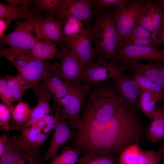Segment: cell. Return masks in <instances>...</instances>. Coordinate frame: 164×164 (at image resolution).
Instances as JSON below:
<instances>
[{"label": "cell", "mask_w": 164, "mask_h": 164, "mask_svg": "<svg viewBox=\"0 0 164 164\" xmlns=\"http://www.w3.org/2000/svg\"><path fill=\"white\" fill-rule=\"evenodd\" d=\"M160 164H164V162L161 163Z\"/></svg>", "instance_id": "cell-49"}, {"label": "cell", "mask_w": 164, "mask_h": 164, "mask_svg": "<svg viewBox=\"0 0 164 164\" xmlns=\"http://www.w3.org/2000/svg\"><path fill=\"white\" fill-rule=\"evenodd\" d=\"M164 139V137L163 138ZM159 150L163 152H164V145L161 147L160 149Z\"/></svg>", "instance_id": "cell-47"}, {"label": "cell", "mask_w": 164, "mask_h": 164, "mask_svg": "<svg viewBox=\"0 0 164 164\" xmlns=\"http://www.w3.org/2000/svg\"><path fill=\"white\" fill-rule=\"evenodd\" d=\"M11 113L9 109L2 103L0 104V129L8 132L10 130V120Z\"/></svg>", "instance_id": "cell-40"}, {"label": "cell", "mask_w": 164, "mask_h": 164, "mask_svg": "<svg viewBox=\"0 0 164 164\" xmlns=\"http://www.w3.org/2000/svg\"><path fill=\"white\" fill-rule=\"evenodd\" d=\"M145 60L151 61L164 60V50L133 45H117L115 63L122 65Z\"/></svg>", "instance_id": "cell-10"}, {"label": "cell", "mask_w": 164, "mask_h": 164, "mask_svg": "<svg viewBox=\"0 0 164 164\" xmlns=\"http://www.w3.org/2000/svg\"><path fill=\"white\" fill-rule=\"evenodd\" d=\"M153 34L159 39L164 27V0H152Z\"/></svg>", "instance_id": "cell-27"}, {"label": "cell", "mask_w": 164, "mask_h": 164, "mask_svg": "<svg viewBox=\"0 0 164 164\" xmlns=\"http://www.w3.org/2000/svg\"><path fill=\"white\" fill-rule=\"evenodd\" d=\"M158 103L155 97L150 92L141 88L137 107L150 121L152 119Z\"/></svg>", "instance_id": "cell-25"}, {"label": "cell", "mask_w": 164, "mask_h": 164, "mask_svg": "<svg viewBox=\"0 0 164 164\" xmlns=\"http://www.w3.org/2000/svg\"><path fill=\"white\" fill-rule=\"evenodd\" d=\"M34 0L31 3L14 6L0 3V18L5 19L8 26L12 21L22 19L25 20L30 19L37 14L32 11H30L31 6L33 5Z\"/></svg>", "instance_id": "cell-19"}, {"label": "cell", "mask_w": 164, "mask_h": 164, "mask_svg": "<svg viewBox=\"0 0 164 164\" xmlns=\"http://www.w3.org/2000/svg\"><path fill=\"white\" fill-rule=\"evenodd\" d=\"M112 79L113 87L120 97L133 107H137L141 88L133 77L122 72Z\"/></svg>", "instance_id": "cell-16"}, {"label": "cell", "mask_w": 164, "mask_h": 164, "mask_svg": "<svg viewBox=\"0 0 164 164\" xmlns=\"http://www.w3.org/2000/svg\"><path fill=\"white\" fill-rule=\"evenodd\" d=\"M54 120V130L47 152L45 153L43 161L52 160L57 155L61 147L70 141L73 135L70 123L64 116L62 108L58 102L51 105Z\"/></svg>", "instance_id": "cell-6"}, {"label": "cell", "mask_w": 164, "mask_h": 164, "mask_svg": "<svg viewBox=\"0 0 164 164\" xmlns=\"http://www.w3.org/2000/svg\"><path fill=\"white\" fill-rule=\"evenodd\" d=\"M26 155H27L19 147L10 136L5 152L0 158V164H15Z\"/></svg>", "instance_id": "cell-26"}, {"label": "cell", "mask_w": 164, "mask_h": 164, "mask_svg": "<svg viewBox=\"0 0 164 164\" xmlns=\"http://www.w3.org/2000/svg\"><path fill=\"white\" fill-rule=\"evenodd\" d=\"M134 75L138 74L151 79L164 92V79L162 76L155 61L147 63L136 62L125 65Z\"/></svg>", "instance_id": "cell-18"}, {"label": "cell", "mask_w": 164, "mask_h": 164, "mask_svg": "<svg viewBox=\"0 0 164 164\" xmlns=\"http://www.w3.org/2000/svg\"><path fill=\"white\" fill-rule=\"evenodd\" d=\"M145 1L127 0L126 5L116 8L114 14L118 41L129 35L134 28L144 8Z\"/></svg>", "instance_id": "cell-8"}, {"label": "cell", "mask_w": 164, "mask_h": 164, "mask_svg": "<svg viewBox=\"0 0 164 164\" xmlns=\"http://www.w3.org/2000/svg\"><path fill=\"white\" fill-rule=\"evenodd\" d=\"M163 120H164V111H163Z\"/></svg>", "instance_id": "cell-48"}, {"label": "cell", "mask_w": 164, "mask_h": 164, "mask_svg": "<svg viewBox=\"0 0 164 164\" xmlns=\"http://www.w3.org/2000/svg\"><path fill=\"white\" fill-rule=\"evenodd\" d=\"M31 108L28 104L21 101L14 107L9 124L10 129L22 131L28 126Z\"/></svg>", "instance_id": "cell-20"}, {"label": "cell", "mask_w": 164, "mask_h": 164, "mask_svg": "<svg viewBox=\"0 0 164 164\" xmlns=\"http://www.w3.org/2000/svg\"><path fill=\"white\" fill-rule=\"evenodd\" d=\"M128 70L125 65H118L114 62L99 59L93 64L84 68L81 83L97 86Z\"/></svg>", "instance_id": "cell-11"}, {"label": "cell", "mask_w": 164, "mask_h": 164, "mask_svg": "<svg viewBox=\"0 0 164 164\" xmlns=\"http://www.w3.org/2000/svg\"><path fill=\"white\" fill-rule=\"evenodd\" d=\"M164 111L163 105L157 108L149 127L147 137L152 142H156L164 137V121L163 118Z\"/></svg>", "instance_id": "cell-22"}, {"label": "cell", "mask_w": 164, "mask_h": 164, "mask_svg": "<svg viewBox=\"0 0 164 164\" xmlns=\"http://www.w3.org/2000/svg\"><path fill=\"white\" fill-rule=\"evenodd\" d=\"M40 15L37 14L23 22L15 21V28L0 38V46L7 45L23 53H29L39 39L35 24Z\"/></svg>", "instance_id": "cell-4"}, {"label": "cell", "mask_w": 164, "mask_h": 164, "mask_svg": "<svg viewBox=\"0 0 164 164\" xmlns=\"http://www.w3.org/2000/svg\"><path fill=\"white\" fill-rule=\"evenodd\" d=\"M51 97L46 94H43L38 97L37 103L31 108L28 126L40 120L50 113H53L50 104Z\"/></svg>", "instance_id": "cell-23"}, {"label": "cell", "mask_w": 164, "mask_h": 164, "mask_svg": "<svg viewBox=\"0 0 164 164\" xmlns=\"http://www.w3.org/2000/svg\"><path fill=\"white\" fill-rule=\"evenodd\" d=\"M33 0H5L9 5L17 6L19 5H23L24 4L31 3Z\"/></svg>", "instance_id": "cell-43"}, {"label": "cell", "mask_w": 164, "mask_h": 164, "mask_svg": "<svg viewBox=\"0 0 164 164\" xmlns=\"http://www.w3.org/2000/svg\"><path fill=\"white\" fill-rule=\"evenodd\" d=\"M8 132H3L0 137V158L3 155L10 137Z\"/></svg>", "instance_id": "cell-42"}, {"label": "cell", "mask_w": 164, "mask_h": 164, "mask_svg": "<svg viewBox=\"0 0 164 164\" xmlns=\"http://www.w3.org/2000/svg\"><path fill=\"white\" fill-rule=\"evenodd\" d=\"M133 77L141 88L150 92L155 97L158 103H162L164 99V92L161 88L152 80L143 76L135 74Z\"/></svg>", "instance_id": "cell-30"}, {"label": "cell", "mask_w": 164, "mask_h": 164, "mask_svg": "<svg viewBox=\"0 0 164 164\" xmlns=\"http://www.w3.org/2000/svg\"><path fill=\"white\" fill-rule=\"evenodd\" d=\"M71 87V85L53 73L32 89L33 93L38 97L46 94L54 102H58L67 95Z\"/></svg>", "instance_id": "cell-15"}, {"label": "cell", "mask_w": 164, "mask_h": 164, "mask_svg": "<svg viewBox=\"0 0 164 164\" xmlns=\"http://www.w3.org/2000/svg\"><path fill=\"white\" fill-rule=\"evenodd\" d=\"M160 43L159 41L153 39L124 38L118 41L117 45H133L157 48Z\"/></svg>", "instance_id": "cell-37"}, {"label": "cell", "mask_w": 164, "mask_h": 164, "mask_svg": "<svg viewBox=\"0 0 164 164\" xmlns=\"http://www.w3.org/2000/svg\"><path fill=\"white\" fill-rule=\"evenodd\" d=\"M0 97L2 103L9 109L12 114L14 109L13 105L14 100L5 77H0Z\"/></svg>", "instance_id": "cell-36"}, {"label": "cell", "mask_w": 164, "mask_h": 164, "mask_svg": "<svg viewBox=\"0 0 164 164\" xmlns=\"http://www.w3.org/2000/svg\"><path fill=\"white\" fill-rule=\"evenodd\" d=\"M44 156V155L42 157L41 153L39 155L34 158L32 164H43Z\"/></svg>", "instance_id": "cell-45"}, {"label": "cell", "mask_w": 164, "mask_h": 164, "mask_svg": "<svg viewBox=\"0 0 164 164\" xmlns=\"http://www.w3.org/2000/svg\"><path fill=\"white\" fill-rule=\"evenodd\" d=\"M152 0H146L143 9L136 23L154 34L152 25Z\"/></svg>", "instance_id": "cell-35"}, {"label": "cell", "mask_w": 164, "mask_h": 164, "mask_svg": "<svg viewBox=\"0 0 164 164\" xmlns=\"http://www.w3.org/2000/svg\"><path fill=\"white\" fill-rule=\"evenodd\" d=\"M93 6V0H61L55 16L57 19L73 16L82 22H89L94 13Z\"/></svg>", "instance_id": "cell-13"}, {"label": "cell", "mask_w": 164, "mask_h": 164, "mask_svg": "<svg viewBox=\"0 0 164 164\" xmlns=\"http://www.w3.org/2000/svg\"><path fill=\"white\" fill-rule=\"evenodd\" d=\"M127 0H93V6L103 10L108 8V6L114 5L116 9L125 5Z\"/></svg>", "instance_id": "cell-41"}, {"label": "cell", "mask_w": 164, "mask_h": 164, "mask_svg": "<svg viewBox=\"0 0 164 164\" xmlns=\"http://www.w3.org/2000/svg\"><path fill=\"white\" fill-rule=\"evenodd\" d=\"M77 164H120L118 157L112 154L87 153L82 155Z\"/></svg>", "instance_id": "cell-28"}, {"label": "cell", "mask_w": 164, "mask_h": 164, "mask_svg": "<svg viewBox=\"0 0 164 164\" xmlns=\"http://www.w3.org/2000/svg\"><path fill=\"white\" fill-rule=\"evenodd\" d=\"M58 52L56 44L48 39L39 38L29 54L34 60H53Z\"/></svg>", "instance_id": "cell-21"}, {"label": "cell", "mask_w": 164, "mask_h": 164, "mask_svg": "<svg viewBox=\"0 0 164 164\" xmlns=\"http://www.w3.org/2000/svg\"><path fill=\"white\" fill-rule=\"evenodd\" d=\"M84 23L73 16L64 18L63 29L64 36L75 37L80 35L84 32L85 27Z\"/></svg>", "instance_id": "cell-32"}, {"label": "cell", "mask_w": 164, "mask_h": 164, "mask_svg": "<svg viewBox=\"0 0 164 164\" xmlns=\"http://www.w3.org/2000/svg\"><path fill=\"white\" fill-rule=\"evenodd\" d=\"M164 156V152L152 150H143L142 156L140 164H160Z\"/></svg>", "instance_id": "cell-39"}, {"label": "cell", "mask_w": 164, "mask_h": 164, "mask_svg": "<svg viewBox=\"0 0 164 164\" xmlns=\"http://www.w3.org/2000/svg\"><path fill=\"white\" fill-rule=\"evenodd\" d=\"M53 63L34 60L17 70L27 89L33 88L53 73Z\"/></svg>", "instance_id": "cell-14"}, {"label": "cell", "mask_w": 164, "mask_h": 164, "mask_svg": "<svg viewBox=\"0 0 164 164\" xmlns=\"http://www.w3.org/2000/svg\"><path fill=\"white\" fill-rule=\"evenodd\" d=\"M80 153L77 149L68 146L52 160L50 164H77Z\"/></svg>", "instance_id": "cell-33"}, {"label": "cell", "mask_w": 164, "mask_h": 164, "mask_svg": "<svg viewBox=\"0 0 164 164\" xmlns=\"http://www.w3.org/2000/svg\"><path fill=\"white\" fill-rule=\"evenodd\" d=\"M159 39L160 44H162L164 45V27L159 37ZM163 49L164 50V48Z\"/></svg>", "instance_id": "cell-46"}, {"label": "cell", "mask_w": 164, "mask_h": 164, "mask_svg": "<svg viewBox=\"0 0 164 164\" xmlns=\"http://www.w3.org/2000/svg\"><path fill=\"white\" fill-rule=\"evenodd\" d=\"M9 26L6 21L3 19L0 18V37L2 38L4 35V33L8 28Z\"/></svg>", "instance_id": "cell-44"}, {"label": "cell", "mask_w": 164, "mask_h": 164, "mask_svg": "<svg viewBox=\"0 0 164 164\" xmlns=\"http://www.w3.org/2000/svg\"><path fill=\"white\" fill-rule=\"evenodd\" d=\"M114 12L108 8L100 10L96 13L94 22L90 26L95 62L102 59L115 63L118 39L114 20Z\"/></svg>", "instance_id": "cell-2"}, {"label": "cell", "mask_w": 164, "mask_h": 164, "mask_svg": "<svg viewBox=\"0 0 164 164\" xmlns=\"http://www.w3.org/2000/svg\"><path fill=\"white\" fill-rule=\"evenodd\" d=\"M64 18L57 19L49 16L40 15L35 24L38 39L44 38L53 42L61 43L63 36V29Z\"/></svg>", "instance_id": "cell-17"}, {"label": "cell", "mask_w": 164, "mask_h": 164, "mask_svg": "<svg viewBox=\"0 0 164 164\" xmlns=\"http://www.w3.org/2000/svg\"><path fill=\"white\" fill-rule=\"evenodd\" d=\"M91 87L90 85L82 84L71 85L67 95L58 101L64 116L74 130L82 126L80 113Z\"/></svg>", "instance_id": "cell-5"}, {"label": "cell", "mask_w": 164, "mask_h": 164, "mask_svg": "<svg viewBox=\"0 0 164 164\" xmlns=\"http://www.w3.org/2000/svg\"><path fill=\"white\" fill-rule=\"evenodd\" d=\"M50 131L49 129L33 125L23 130L19 135L11 137L26 154L35 158L41 154L40 148Z\"/></svg>", "instance_id": "cell-9"}, {"label": "cell", "mask_w": 164, "mask_h": 164, "mask_svg": "<svg viewBox=\"0 0 164 164\" xmlns=\"http://www.w3.org/2000/svg\"><path fill=\"white\" fill-rule=\"evenodd\" d=\"M124 38L153 39L160 42L159 39L155 35L136 22L132 31L123 39Z\"/></svg>", "instance_id": "cell-38"}, {"label": "cell", "mask_w": 164, "mask_h": 164, "mask_svg": "<svg viewBox=\"0 0 164 164\" xmlns=\"http://www.w3.org/2000/svg\"><path fill=\"white\" fill-rule=\"evenodd\" d=\"M0 57H4L8 60L14 66L17 70L34 60L29 54L23 53L12 47L6 48L1 47Z\"/></svg>", "instance_id": "cell-24"}, {"label": "cell", "mask_w": 164, "mask_h": 164, "mask_svg": "<svg viewBox=\"0 0 164 164\" xmlns=\"http://www.w3.org/2000/svg\"><path fill=\"white\" fill-rule=\"evenodd\" d=\"M61 0H35L33 5L34 7L32 11L38 13L43 9L47 11L51 18H54Z\"/></svg>", "instance_id": "cell-34"}, {"label": "cell", "mask_w": 164, "mask_h": 164, "mask_svg": "<svg viewBox=\"0 0 164 164\" xmlns=\"http://www.w3.org/2000/svg\"><path fill=\"white\" fill-rule=\"evenodd\" d=\"M94 117L105 121L124 112L129 104L121 98L113 86L99 85L90 92L86 103Z\"/></svg>", "instance_id": "cell-3"}, {"label": "cell", "mask_w": 164, "mask_h": 164, "mask_svg": "<svg viewBox=\"0 0 164 164\" xmlns=\"http://www.w3.org/2000/svg\"><path fill=\"white\" fill-rule=\"evenodd\" d=\"M89 25L81 34L75 37L64 36L61 43L67 47L85 68L94 64V55Z\"/></svg>", "instance_id": "cell-12"}, {"label": "cell", "mask_w": 164, "mask_h": 164, "mask_svg": "<svg viewBox=\"0 0 164 164\" xmlns=\"http://www.w3.org/2000/svg\"><path fill=\"white\" fill-rule=\"evenodd\" d=\"M83 108L82 126L76 129L70 145L77 149L80 155L93 153L117 155L138 143L140 128L134 108L105 121L96 119L86 104Z\"/></svg>", "instance_id": "cell-1"}, {"label": "cell", "mask_w": 164, "mask_h": 164, "mask_svg": "<svg viewBox=\"0 0 164 164\" xmlns=\"http://www.w3.org/2000/svg\"><path fill=\"white\" fill-rule=\"evenodd\" d=\"M143 150L138 143L129 146L123 151L118 157L120 164H140L142 156Z\"/></svg>", "instance_id": "cell-31"}, {"label": "cell", "mask_w": 164, "mask_h": 164, "mask_svg": "<svg viewBox=\"0 0 164 164\" xmlns=\"http://www.w3.org/2000/svg\"><path fill=\"white\" fill-rule=\"evenodd\" d=\"M4 77L12 94L14 102L19 103L22 101L24 94L27 89L20 75L18 73L16 75L12 76L5 73Z\"/></svg>", "instance_id": "cell-29"}, {"label": "cell", "mask_w": 164, "mask_h": 164, "mask_svg": "<svg viewBox=\"0 0 164 164\" xmlns=\"http://www.w3.org/2000/svg\"><path fill=\"white\" fill-rule=\"evenodd\" d=\"M57 54L60 63H53V73L71 85L81 84L84 67L67 46L61 43Z\"/></svg>", "instance_id": "cell-7"}]
</instances>
